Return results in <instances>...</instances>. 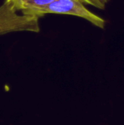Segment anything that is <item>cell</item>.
<instances>
[{
  "label": "cell",
  "instance_id": "obj_1",
  "mask_svg": "<svg viewBox=\"0 0 124 125\" xmlns=\"http://www.w3.org/2000/svg\"><path fill=\"white\" fill-rule=\"evenodd\" d=\"M14 31H39L38 18L19 14L10 2L0 6V35Z\"/></svg>",
  "mask_w": 124,
  "mask_h": 125
},
{
  "label": "cell",
  "instance_id": "obj_2",
  "mask_svg": "<svg viewBox=\"0 0 124 125\" xmlns=\"http://www.w3.org/2000/svg\"><path fill=\"white\" fill-rule=\"evenodd\" d=\"M46 14L70 15L87 20L99 28L105 27V20L89 11L80 0H55L41 11V16Z\"/></svg>",
  "mask_w": 124,
  "mask_h": 125
},
{
  "label": "cell",
  "instance_id": "obj_3",
  "mask_svg": "<svg viewBox=\"0 0 124 125\" xmlns=\"http://www.w3.org/2000/svg\"><path fill=\"white\" fill-rule=\"evenodd\" d=\"M13 4L15 9L21 14L35 17H41L43 8L55 0H6Z\"/></svg>",
  "mask_w": 124,
  "mask_h": 125
},
{
  "label": "cell",
  "instance_id": "obj_4",
  "mask_svg": "<svg viewBox=\"0 0 124 125\" xmlns=\"http://www.w3.org/2000/svg\"><path fill=\"white\" fill-rule=\"evenodd\" d=\"M83 3L90 4L98 9H104L109 0H80Z\"/></svg>",
  "mask_w": 124,
  "mask_h": 125
}]
</instances>
